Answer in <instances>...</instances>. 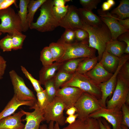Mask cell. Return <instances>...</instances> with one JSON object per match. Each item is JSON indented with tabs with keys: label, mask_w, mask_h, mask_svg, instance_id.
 Returning <instances> with one entry per match:
<instances>
[{
	"label": "cell",
	"mask_w": 129,
	"mask_h": 129,
	"mask_svg": "<svg viewBox=\"0 0 129 129\" xmlns=\"http://www.w3.org/2000/svg\"><path fill=\"white\" fill-rule=\"evenodd\" d=\"M83 23L82 29L86 30L89 34L88 46L97 51L98 61L99 62L105 50L106 44L112 39L111 33L103 22L101 25L97 26H91L83 22Z\"/></svg>",
	"instance_id": "cell-1"
},
{
	"label": "cell",
	"mask_w": 129,
	"mask_h": 129,
	"mask_svg": "<svg viewBox=\"0 0 129 129\" xmlns=\"http://www.w3.org/2000/svg\"><path fill=\"white\" fill-rule=\"evenodd\" d=\"M53 0H46L40 7V13L35 22H32L29 28L44 32L52 31L59 26V21L52 11Z\"/></svg>",
	"instance_id": "cell-2"
},
{
	"label": "cell",
	"mask_w": 129,
	"mask_h": 129,
	"mask_svg": "<svg viewBox=\"0 0 129 129\" xmlns=\"http://www.w3.org/2000/svg\"><path fill=\"white\" fill-rule=\"evenodd\" d=\"M64 44L65 48L64 53L57 62L62 63L73 59L83 58H93L96 57V50L88 46V42H75L67 44L58 40Z\"/></svg>",
	"instance_id": "cell-3"
},
{
	"label": "cell",
	"mask_w": 129,
	"mask_h": 129,
	"mask_svg": "<svg viewBox=\"0 0 129 129\" xmlns=\"http://www.w3.org/2000/svg\"><path fill=\"white\" fill-rule=\"evenodd\" d=\"M66 86L78 88L99 100L101 97V92L99 85L93 82L84 75L75 73L73 74L71 79L62 85L61 88Z\"/></svg>",
	"instance_id": "cell-4"
},
{
	"label": "cell",
	"mask_w": 129,
	"mask_h": 129,
	"mask_svg": "<svg viewBox=\"0 0 129 129\" xmlns=\"http://www.w3.org/2000/svg\"><path fill=\"white\" fill-rule=\"evenodd\" d=\"M0 32L12 35L14 32L22 31L19 17L10 6L0 10Z\"/></svg>",
	"instance_id": "cell-5"
},
{
	"label": "cell",
	"mask_w": 129,
	"mask_h": 129,
	"mask_svg": "<svg viewBox=\"0 0 129 129\" xmlns=\"http://www.w3.org/2000/svg\"><path fill=\"white\" fill-rule=\"evenodd\" d=\"M78 118H85L102 107L100 100L94 96L84 92L75 103Z\"/></svg>",
	"instance_id": "cell-6"
},
{
	"label": "cell",
	"mask_w": 129,
	"mask_h": 129,
	"mask_svg": "<svg viewBox=\"0 0 129 129\" xmlns=\"http://www.w3.org/2000/svg\"><path fill=\"white\" fill-rule=\"evenodd\" d=\"M129 94V82L118 75L116 86L111 98L107 102L106 108L121 110Z\"/></svg>",
	"instance_id": "cell-7"
},
{
	"label": "cell",
	"mask_w": 129,
	"mask_h": 129,
	"mask_svg": "<svg viewBox=\"0 0 129 129\" xmlns=\"http://www.w3.org/2000/svg\"><path fill=\"white\" fill-rule=\"evenodd\" d=\"M65 110V107L63 101L56 96L44 110L45 121L48 123L52 121L58 123L59 125H64L65 124V118L64 111Z\"/></svg>",
	"instance_id": "cell-8"
},
{
	"label": "cell",
	"mask_w": 129,
	"mask_h": 129,
	"mask_svg": "<svg viewBox=\"0 0 129 129\" xmlns=\"http://www.w3.org/2000/svg\"><path fill=\"white\" fill-rule=\"evenodd\" d=\"M10 78L13 87L14 94L18 99L22 101H31L37 102L33 92L26 85L24 81L14 70L9 72Z\"/></svg>",
	"instance_id": "cell-9"
},
{
	"label": "cell",
	"mask_w": 129,
	"mask_h": 129,
	"mask_svg": "<svg viewBox=\"0 0 129 129\" xmlns=\"http://www.w3.org/2000/svg\"><path fill=\"white\" fill-rule=\"evenodd\" d=\"M88 117L102 118L112 126V129H120L122 119L121 110L102 108L90 114Z\"/></svg>",
	"instance_id": "cell-10"
},
{
	"label": "cell",
	"mask_w": 129,
	"mask_h": 129,
	"mask_svg": "<svg viewBox=\"0 0 129 129\" xmlns=\"http://www.w3.org/2000/svg\"><path fill=\"white\" fill-rule=\"evenodd\" d=\"M59 26L65 29L75 30L78 28L82 29L83 22L76 7L73 5L69 6L67 13L59 21Z\"/></svg>",
	"instance_id": "cell-11"
},
{
	"label": "cell",
	"mask_w": 129,
	"mask_h": 129,
	"mask_svg": "<svg viewBox=\"0 0 129 129\" xmlns=\"http://www.w3.org/2000/svg\"><path fill=\"white\" fill-rule=\"evenodd\" d=\"M97 12L102 21L110 31L112 36V39L117 40L118 37L120 35L129 32V30L122 26L115 17L110 13L107 11H103L101 9L98 10Z\"/></svg>",
	"instance_id": "cell-12"
},
{
	"label": "cell",
	"mask_w": 129,
	"mask_h": 129,
	"mask_svg": "<svg viewBox=\"0 0 129 129\" xmlns=\"http://www.w3.org/2000/svg\"><path fill=\"white\" fill-rule=\"evenodd\" d=\"M84 92L75 87L66 86L57 90L56 96L63 101L66 110L74 105Z\"/></svg>",
	"instance_id": "cell-13"
},
{
	"label": "cell",
	"mask_w": 129,
	"mask_h": 129,
	"mask_svg": "<svg viewBox=\"0 0 129 129\" xmlns=\"http://www.w3.org/2000/svg\"><path fill=\"white\" fill-rule=\"evenodd\" d=\"M32 109L34 110L31 112L21 109V111L26 115L25 118L23 119V121H26L23 129H39L41 123L45 121L44 111L40 108L37 103Z\"/></svg>",
	"instance_id": "cell-14"
},
{
	"label": "cell",
	"mask_w": 129,
	"mask_h": 129,
	"mask_svg": "<svg viewBox=\"0 0 129 129\" xmlns=\"http://www.w3.org/2000/svg\"><path fill=\"white\" fill-rule=\"evenodd\" d=\"M113 74L106 70L99 62L92 69L84 75L93 82L99 85L108 80Z\"/></svg>",
	"instance_id": "cell-15"
},
{
	"label": "cell",
	"mask_w": 129,
	"mask_h": 129,
	"mask_svg": "<svg viewBox=\"0 0 129 129\" xmlns=\"http://www.w3.org/2000/svg\"><path fill=\"white\" fill-rule=\"evenodd\" d=\"M37 103L31 101H20L14 94L13 97L9 102L4 109L0 112V120L13 114L18 108L21 106H27L30 107V109H32Z\"/></svg>",
	"instance_id": "cell-16"
},
{
	"label": "cell",
	"mask_w": 129,
	"mask_h": 129,
	"mask_svg": "<svg viewBox=\"0 0 129 129\" xmlns=\"http://www.w3.org/2000/svg\"><path fill=\"white\" fill-rule=\"evenodd\" d=\"M25 114L21 110L0 120V129H23L21 118Z\"/></svg>",
	"instance_id": "cell-17"
},
{
	"label": "cell",
	"mask_w": 129,
	"mask_h": 129,
	"mask_svg": "<svg viewBox=\"0 0 129 129\" xmlns=\"http://www.w3.org/2000/svg\"><path fill=\"white\" fill-rule=\"evenodd\" d=\"M62 129H100L97 119L88 117L78 118Z\"/></svg>",
	"instance_id": "cell-18"
},
{
	"label": "cell",
	"mask_w": 129,
	"mask_h": 129,
	"mask_svg": "<svg viewBox=\"0 0 129 129\" xmlns=\"http://www.w3.org/2000/svg\"><path fill=\"white\" fill-rule=\"evenodd\" d=\"M120 58L105 50L99 62L106 70L113 74L117 69L119 63Z\"/></svg>",
	"instance_id": "cell-19"
},
{
	"label": "cell",
	"mask_w": 129,
	"mask_h": 129,
	"mask_svg": "<svg viewBox=\"0 0 129 129\" xmlns=\"http://www.w3.org/2000/svg\"><path fill=\"white\" fill-rule=\"evenodd\" d=\"M61 63L57 62L51 65L43 66L39 72V81L41 85L53 78L59 70Z\"/></svg>",
	"instance_id": "cell-20"
},
{
	"label": "cell",
	"mask_w": 129,
	"mask_h": 129,
	"mask_svg": "<svg viewBox=\"0 0 129 129\" xmlns=\"http://www.w3.org/2000/svg\"><path fill=\"white\" fill-rule=\"evenodd\" d=\"M78 9L82 21L86 24L92 26H97L100 25L102 23L100 17L92 11L83 8Z\"/></svg>",
	"instance_id": "cell-21"
},
{
	"label": "cell",
	"mask_w": 129,
	"mask_h": 129,
	"mask_svg": "<svg viewBox=\"0 0 129 129\" xmlns=\"http://www.w3.org/2000/svg\"><path fill=\"white\" fill-rule=\"evenodd\" d=\"M126 45L125 43L117 40L111 39L106 44L105 50L110 54L119 58L124 53Z\"/></svg>",
	"instance_id": "cell-22"
},
{
	"label": "cell",
	"mask_w": 129,
	"mask_h": 129,
	"mask_svg": "<svg viewBox=\"0 0 129 129\" xmlns=\"http://www.w3.org/2000/svg\"><path fill=\"white\" fill-rule=\"evenodd\" d=\"M30 0H20L19 3V10L18 11V15L20 18L22 31L27 32L29 28L27 16V6Z\"/></svg>",
	"instance_id": "cell-23"
},
{
	"label": "cell",
	"mask_w": 129,
	"mask_h": 129,
	"mask_svg": "<svg viewBox=\"0 0 129 129\" xmlns=\"http://www.w3.org/2000/svg\"><path fill=\"white\" fill-rule=\"evenodd\" d=\"M98 61V57L85 58L79 64L75 72L85 74L94 67Z\"/></svg>",
	"instance_id": "cell-24"
},
{
	"label": "cell",
	"mask_w": 129,
	"mask_h": 129,
	"mask_svg": "<svg viewBox=\"0 0 129 129\" xmlns=\"http://www.w3.org/2000/svg\"><path fill=\"white\" fill-rule=\"evenodd\" d=\"M119 5L111 12L112 15L117 16V18L125 19L129 18V0H122L119 1Z\"/></svg>",
	"instance_id": "cell-25"
},
{
	"label": "cell",
	"mask_w": 129,
	"mask_h": 129,
	"mask_svg": "<svg viewBox=\"0 0 129 129\" xmlns=\"http://www.w3.org/2000/svg\"><path fill=\"white\" fill-rule=\"evenodd\" d=\"M85 58L71 59L61 63L58 70L73 74L75 72L80 62Z\"/></svg>",
	"instance_id": "cell-26"
},
{
	"label": "cell",
	"mask_w": 129,
	"mask_h": 129,
	"mask_svg": "<svg viewBox=\"0 0 129 129\" xmlns=\"http://www.w3.org/2000/svg\"><path fill=\"white\" fill-rule=\"evenodd\" d=\"M52 55L54 62H57L64 55L65 48L63 44L58 41L50 44L48 46Z\"/></svg>",
	"instance_id": "cell-27"
},
{
	"label": "cell",
	"mask_w": 129,
	"mask_h": 129,
	"mask_svg": "<svg viewBox=\"0 0 129 129\" xmlns=\"http://www.w3.org/2000/svg\"><path fill=\"white\" fill-rule=\"evenodd\" d=\"M46 0H30L27 6V19L29 27L33 22L34 16L37 11Z\"/></svg>",
	"instance_id": "cell-28"
},
{
	"label": "cell",
	"mask_w": 129,
	"mask_h": 129,
	"mask_svg": "<svg viewBox=\"0 0 129 129\" xmlns=\"http://www.w3.org/2000/svg\"><path fill=\"white\" fill-rule=\"evenodd\" d=\"M57 72L54 77V85L57 91L68 81L73 75L62 70H58Z\"/></svg>",
	"instance_id": "cell-29"
},
{
	"label": "cell",
	"mask_w": 129,
	"mask_h": 129,
	"mask_svg": "<svg viewBox=\"0 0 129 129\" xmlns=\"http://www.w3.org/2000/svg\"><path fill=\"white\" fill-rule=\"evenodd\" d=\"M12 36V49L13 50H17L22 48L23 42L26 38V35L22 32H16Z\"/></svg>",
	"instance_id": "cell-30"
},
{
	"label": "cell",
	"mask_w": 129,
	"mask_h": 129,
	"mask_svg": "<svg viewBox=\"0 0 129 129\" xmlns=\"http://www.w3.org/2000/svg\"><path fill=\"white\" fill-rule=\"evenodd\" d=\"M40 59L43 66L50 65L54 63L53 58L48 46L44 47L41 50Z\"/></svg>",
	"instance_id": "cell-31"
},
{
	"label": "cell",
	"mask_w": 129,
	"mask_h": 129,
	"mask_svg": "<svg viewBox=\"0 0 129 129\" xmlns=\"http://www.w3.org/2000/svg\"><path fill=\"white\" fill-rule=\"evenodd\" d=\"M44 85L48 95L49 103L56 97L57 91L54 85V77L45 82Z\"/></svg>",
	"instance_id": "cell-32"
},
{
	"label": "cell",
	"mask_w": 129,
	"mask_h": 129,
	"mask_svg": "<svg viewBox=\"0 0 129 129\" xmlns=\"http://www.w3.org/2000/svg\"><path fill=\"white\" fill-rule=\"evenodd\" d=\"M21 70L32 85L35 91L37 93L43 89L41 86V84L39 80L35 79L23 66H21Z\"/></svg>",
	"instance_id": "cell-33"
},
{
	"label": "cell",
	"mask_w": 129,
	"mask_h": 129,
	"mask_svg": "<svg viewBox=\"0 0 129 129\" xmlns=\"http://www.w3.org/2000/svg\"><path fill=\"white\" fill-rule=\"evenodd\" d=\"M37 103L39 107L44 111L49 103L48 95L45 89L37 93Z\"/></svg>",
	"instance_id": "cell-34"
},
{
	"label": "cell",
	"mask_w": 129,
	"mask_h": 129,
	"mask_svg": "<svg viewBox=\"0 0 129 129\" xmlns=\"http://www.w3.org/2000/svg\"><path fill=\"white\" fill-rule=\"evenodd\" d=\"M59 40L67 44L75 42V30L70 29H65Z\"/></svg>",
	"instance_id": "cell-35"
},
{
	"label": "cell",
	"mask_w": 129,
	"mask_h": 129,
	"mask_svg": "<svg viewBox=\"0 0 129 129\" xmlns=\"http://www.w3.org/2000/svg\"><path fill=\"white\" fill-rule=\"evenodd\" d=\"M0 48L3 52L11 51L12 44L11 35L7 34L0 40Z\"/></svg>",
	"instance_id": "cell-36"
},
{
	"label": "cell",
	"mask_w": 129,
	"mask_h": 129,
	"mask_svg": "<svg viewBox=\"0 0 129 129\" xmlns=\"http://www.w3.org/2000/svg\"><path fill=\"white\" fill-rule=\"evenodd\" d=\"M69 6L68 5L62 7L54 6L52 8V11L55 17L59 21L65 16L67 13Z\"/></svg>",
	"instance_id": "cell-37"
},
{
	"label": "cell",
	"mask_w": 129,
	"mask_h": 129,
	"mask_svg": "<svg viewBox=\"0 0 129 129\" xmlns=\"http://www.w3.org/2000/svg\"><path fill=\"white\" fill-rule=\"evenodd\" d=\"M101 1L100 0H80V4L83 8L92 11L96 9L98 4Z\"/></svg>",
	"instance_id": "cell-38"
},
{
	"label": "cell",
	"mask_w": 129,
	"mask_h": 129,
	"mask_svg": "<svg viewBox=\"0 0 129 129\" xmlns=\"http://www.w3.org/2000/svg\"><path fill=\"white\" fill-rule=\"evenodd\" d=\"M75 31L76 42H88L89 34L86 30L78 28L75 30Z\"/></svg>",
	"instance_id": "cell-39"
},
{
	"label": "cell",
	"mask_w": 129,
	"mask_h": 129,
	"mask_svg": "<svg viewBox=\"0 0 129 129\" xmlns=\"http://www.w3.org/2000/svg\"><path fill=\"white\" fill-rule=\"evenodd\" d=\"M128 60L121 67L118 75L129 82V62Z\"/></svg>",
	"instance_id": "cell-40"
},
{
	"label": "cell",
	"mask_w": 129,
	"mask_h": 129,
	"mask_svg": "<svg viewBox=\"0 0 129 129\" xmlns=\"http://www.w3.org/2000/svg\"><path fill=\"white\" fill-rule=\"evenodd\" d=\"M121 110L122 113V119L121 124L129 128V108L125 103L122 106Z\"/></svg>",
	"instance_id": "cell-41"
},
{
	"label": "cell",
	"mask_w": 129,
	"mask_h": 129,
	"mask_svg": "<svg viewBox=\"0 0 129 129\" xmlns=\"http://www.w3.org/2000/svg\"><path fill=\"white\" fill-rule=\"evenodd\" d=\"M117 40L120 41H124L126 44L124 53L127 54L129 53V32L123 33L117 38Z\"/></svg>",
	"instance_id": "cell-42"
},
{
	"label": "cell",
	"mask_w": 129,
	"mask_h": 129,
	"mask_svg": "<svg viewBox=\"0 0 129 129\" xmlns=\"http://www.w3.org/2000/svg\"><path fill=\"white\" fill-rule=\"evenodd\" d=\"M6 66V61L0 55V76H2L4 74Z\"/></svg>",
	"instance_id": "cell-43"
},
{
	"label": "cell",
	"mask_w": 129,
	"mask_h": 129,
	"mask_svg": "<svg viewBox=\"0 0 129 129\" xmlns=\"http://www.w3.org/2000/svg\"><path fill=\"white\" fill-rule=\"evenodd\" d=\"M115 17L116 19L118 21L120 24L123 27L129 30V18L125 19H120Z\"/></svg>",
	"instance_id": "cell-44"
},
{
	"label": "cell",
	"mask_w": 129,
	"mask_h": 129,
	"mask_svg": "<svg viewBox=\"0 0 129 129\" xmlns=\"http://www.w3.org/2000/svg\"><path fill=\"white\" fill-rule=\"evenodd\" d=\"M15 1L13 0H4L0 5V10L4 9L10 6V5L14 3Z\"/></svg>",
	"instance_id": "cell-45"
},
{
	"label": "cell",
	"mask_w": 129,
	"mask_h": 129,
	"mask_svg": "<svg viewBox=\"0 0 129 129\" xmlns=\"http://www.w3.org/2000/svg\"><path fill=\"white\" fill-rule=\"evenodd\" d=\"M78 115L76 113L73 115H69L65 118V123H68L69 124L73 123L76 120V119L77 118Z\"/></svg>",
	"instance_id": "cell-46"
},
{
	"label": "cell",
	"mask_w": 129,
	"mask_h": 129,
	"mask_svg": "<svg viewBox=\"0 0 129 129\" xmlns=\"http://www.w3.org/2000/svg\"><path fill=\"white\" fill-rule=\"evenodd\" d=\"M70 0H54L53 4L54 6L62 7L65 6V3L70 1Z\"/></svg>",
	"instance_id": "cell-47"
},
{
	"label": "cell",
	"mask_w": 129,
	"mask_h": 129,
	"mask_svg": "<svg viewBox=\"0 0 129 129\" xmlns=\"http://www.w3.org/2000/svg\"><path fill=\"white\" fill-rule=\"evenodd\" d=\"M66 110V113L69 116L74 114L77 111V109L74 106L69 108Z\"/></svg>",
	"instance_id": "cell-48"
},
{
	"label": "cell",
	"mask_w": 129,
	"mask_h": 129,
	"mask_svg": "<svg viewBox=\"0 0 129 129\" xmlns=\"http://www.w3.org/2000/svg\"><path fill=\"white\" fill-rule=\"evenodd\" d=\"M112 6L107 1L104 2L102 5V10L103 11H107L109 10Z\"/></svg>",
	"instance_id": "cell-49"
},
{
	"label": "cell",
	"mask_w": 129,
	"mask_h": 129,
	"mask_svg": "<svg viewBox=\"0 0 129 129\" xmlns=\"http://www.w3.org/2000/svg\"><path fill=\"white\" fill-rule=\"evenodd\" d=\"M101 119L102 123L106 127V129H111L110 125L106 120L104 118Z\"/></svg>",
	"instance_id": "cell-50"
},
{
	"label": "cell",
	"mask_w": 129,
	"mask_h": 129,
	"mask_svg": "<svg viewBox=\"0 0 129 129\" xmlns=\"http://www.w3.org/2000/svg\"><path fill=\"white\" fill-rule=\"evenodd\" d=\"M99 125L100 129H106V127L102 123L101 119L100 118L97 119Z\"/></svg>",
	"instance_id": "cell-51"
},
{
	"label": "cell",
	"mask_w": 129,
	"mask_h": 129,
	"mask_svg": "<svg viewBox=\"0 0 129 129\" xmlns=\"http://www.w3.org/2000/svg\"><path fill=\"white\" fill-rule=\"evenodd\" d=\"M54 122L52 121H51L49 122L48 127V129H54Z\"/></svg>",
	"instance_id": "cell-52"
},
{
	"label": "cell",
	"mask_w": 129,
	"mask_h": 129,
	"mask_svg": "<svg viewBox=\"0 0 129 129\" xmlns=\"http://www.w3.org/2000/svg\"><path fill=\"white\" fill-rule=\"evenodd\" d=\"M107 2L112 7L114 5L115 3V1L113 0H107Z\"/></svg>",
	"instance_id": "cell-53"
},
{
	"label": "cell",
	"mask_w": 129,
	"mask_h": 129,
	"mask_svg": "<svg viewBox=\"0 0 129 129\" xmlns=\"http://www.w3.org/2000/svg\"><path fill=\"white\" fill-rule=\"evenodd\" d=\"M39 129H48L47 125L43 124L42 125H40Z\"/></svg>",
	"instance_id": "cell-54"
},
{
	"label": "cell",
	"mask_w": 129,
	"mask_h": 129,
	"mask_svg": "<svg viewBox=\"0 0 129 129\" xmlns=\"http://www.w3.org/2000/svg\"><path fill=\"white\" fill-rule=\"evenodd\" d=\"M54 129H60L59 125L57 123H56L54 125Z\"/></svg>",
	"instance_id": "cell-55"
},
{
	"label": "cell",
	"mask_w": 129,
	"mask_h": 129,
	"mask_svg": "<svg viewBox=\"0 0 129 129\" xmlns=\"http://www.w3.org/2000/svg\"><path fill=\"white\" fill-rule=\"evenodd\" d=\"M120 127L122 129H128L129 128L127 126L122 124H121Z\"/></svg>",
	"instance_id": "cell-56"
},
{
	"label": "cell",
	"mask_w": 129,
	"mask_h": 129,
	"mask_svg": "<svg viewBox=\"0 0 129 129\" xmlns=\"http://www.w3.org/2000/svg\"><path fill=\"white\" fill-rule=\"evenodd\" d=\"M4 0H0V5L2 2H3L4 1Z\"/></svg>",
	"instance_id": "cell-57"
},
{
	"label": "cell",
	"mask_w": 129,
	"mask_h": 129,
	"mask_svg": "<svg viewBox=\"0 0 129 129\" xmlns=\"http://www.w3.org/2000/svg\"><path fill=\"white\" fill-rule=\"evenodd\" d=\"M3 78V77L2 76H0V80L2 79Z\"/></svg>",
	"instance_id": "cell-58"
},
{
	"label": "cell",
	"mask_w": 129,
	"mask_h": 129,
	"mask_svg": "<svg viewBox=\"0 0 129 129\" xmlns=\"http://www.w3.org/2000/svg\"><path fill=\"white\" fill-rule=\"evenodd\" d=\"M2 33L1 32H0V36H1L2 34Z\"/></svg>",
	"instance_id": "cell-59"
},
{
	"label": "cell",
	"mask_w": 129,
	"mask_h": 129,
	"mask_svg": "<svg viewBox=\"0 0 129 129\" xmlns=\"http://www.w3.org/2000/svg\"><path fill=\"white\" fill-rule=\"evenodd\" d=\"M120 129H122L121 127L120 128Z\"/></svg>",
	"instance_id": "cell-60"
}]
</instances>
